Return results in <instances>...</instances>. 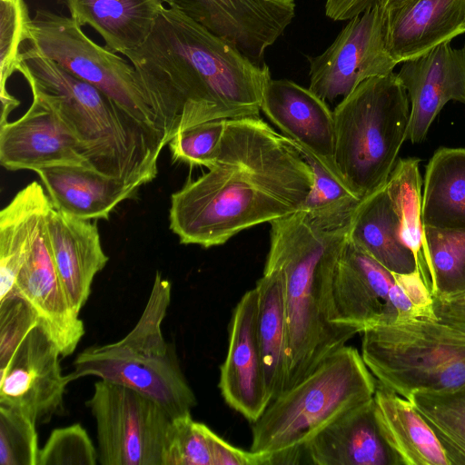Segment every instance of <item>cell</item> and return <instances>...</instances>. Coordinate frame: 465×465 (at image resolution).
Returning a JSON list of instances; mask_svg holds the SVG:
<instances>
[{"mask_svg":"<svg viewBox=\"0 0 465 465\" xmlns=\"http://www.w3.org/2000/svg\"><path fill=\"white\" fill-rule=\"evenodd\" d=\"M171 196L169 226L183 244L211 248L299 211L313 182L296 144L259 115L229 119L217 153Z\"/></svg>","mask_w":465,"mask_h":465,"instance_id":"cell-1","label":"cell"},{"mask_svg":"<svg viewBox=\"0 0 465 465\" xmlns=\"http://www.w3.org/2000/svg\"><path fill=\"white\" fill-rule=\"evenodd\" d=\"M124 55L167 143L204 122L259 115L272 79L266 64L172 7L164 6L147 39Z\"/></svg>","mask_w":465,"mask_h":465,"instance_id":"cell-2","label":"cell"},{"mask_svg":"<svg viewBox=\"0 0 465 465\" xmlns=\"http://www.w3.org/2000/svg\"><path fill=\"white\" fill-rule=\"evenodd\" d=\"M17 72L32 95L51 107L80 141L92 169L139 188L156 177L167 143L111 98L32 44L24 45Z\"/></svg>","mask_w":465,"mask_h":465,"instance_id":"cell-3","label":"cell"},{"mask_svg":"<svg viewBox=\"0 0 465 465\" xmlns=\"http://www.w3.org/2000/svg\"><path fill=\"white\" fill-rule=\"evenodd\" d=\"M270 224L264 268L278 270L283 277L288 390L358 333L331 323L325 304L330 275L349 227L322 229L301 210Z\"/></svg>","mask_w":465,"mask_h":465,"instance_id":"cell-4","label":"cell"},{"mask_svg":"<svg viewBox=\"0 0 465 465\" xmlns=\"http://www.w3.org/2000/svg\"><path fill=\"white\" fill-rule=\"evenodd\" d=\"M172 284L156 272L145 307L121 340L93 345L74 361L72 381L85 376L129 387L157 402L173 420L191 414L195 394L181 368L162 324L171 302Z\"/></svg>","mask_w":465,"mask_h":465,"instance_id":"cell-5","label":"cell"},{"mask_svg":"<svg viewBox=\"0 0 465 465\" xmlns=\"http://www.w3.org/2000/svg\"><path fill=\"white\" fill-rule=\"evenodd\" d=\"M334 161L345 184L361 200L391 175L410 119L408 94L393 72L361 83L332 111Z\"/></svg>","mask_w":465,"mask_h":465,"instance_id":"cell-6","label":"cell"},{"mask_svg":"<svg viewBox=\"0 0 465 465\" xmlns=\"http://www.w3.org/2000/svg\"><path fill=\"white\" fill-rule=\"evenodd\" d=\"M376 387L359 351L341 347L269 403L252 422L250 450L275 455L304 449L338 417L372 400Z\"/></svg>","mask_w":465,"mask_h":465,"instance_id":"cell-7","label":"cell"},{"mask_svg":"<svg viewBox=\"0 0 465 465\" xmlns=\"http://www.w3.org/2000/svg\"><path fill=\"white\" fill-rule=\"evenodd\" d=\"M361 357L377 381L409 400L465 385V334L437 320L376 326L362 332Z\"/></svg>","mask_w":465,"mask_h":465,"instance_id":"cell-8","label":"cell"},{"mask_svg":"<svg viewBox=\"0 0 465 465\" xmlns=\"http://www.w3.org/2000/svg\"><path fill=\"white\" fill-rule=\"evenodd\" d=\"M27 42L74 76L96 87L168 144L134 66L94 43L72 17L38 9L31 20Z\"/></svg>","mask_w":465,"mask_h":465,"instance_id":"cell-9","label":"cell"},{"mask_svg":"<svg viewBox=\"0 0 465 465\" xmlns=\"http://www.w3.org/2000/svg\"><path fill=\"white\" fill-rule=\"evenodd\" d=\"M325 304L331 323L358 333L376 326L420 319L393 273L348 234L330 275Z\"/></svg>","mask_w":465,"mask_h":465,"instance_id":"cell-10","label":"cell"},{"mask_svg":"<svg viewBox=\"0 0 465 465\" xmlns=\"http://www.w3.org/2000/svg\"><path fill=\"white\" fill-rule=\"evenodd\" d=\"M95 420L102 465H163L173 419L154 401L100 380L86 402Z\"/></svg>","mask_w":465,"mask_h":465,"instance_id":"cell-11","label":"cell"},{"mask_svg":"<svg viewBox=\"0 0 465 465\" xmlns=\"http://www.w3.org/2000/svg\"><path fill=\"white\" fill-rule=\"evenodd\" d=\"M385 20L379 4L349 19L323 53L308 57L309 88L333 101L369 78L392 73L398 64L387 48Z\"/></svg>","mask_w":465,"mask_h":465,"instance_id":"cell-12","label":"cell"},{"mask_svg":"<svg viewBox=\"0 0 465 465\" xmlns=\"http://www.w3.org/2000/svg\"><path fill=\"white\" fill-rule=\"evenodd\" d=\"M55 342L39 323L20 341L8 362L0 367V405L15 409L35 423L63 409L65 388Z\"/></svg>","mask_w":465,"mask_h":465,"instance_id":"cell-13","label":"cell"},{"mask_svg":"<svg viewBox=\"0 0 465 465\" xmlns=\"http://www.w3.org/2000/svg\"><path fill=\"white\" fill-rule=\"evenodd\" d=\"M0 163L9 171L90 167L84 146L62 118L36 96L18 119L0 125Z\"/></svg>","mask_w":465,"mask_h":465,"instance_id":"cell-14","label":"cell"},{"mask_svg":"<svg viewBox=\"0 0 465 465\" xmlns=\"http://www.w3.org/2000/svg\"><path fill=\"white\" fill-rule=\"evenodd\" d=\"M295 7L294 0H189L183 13L262 64L267 48L294 18Z\"/></svg>","mask_w":465,"mask_h":465,"instance_id":"cell-15","label":"cell"},{"mask_svg":"<svg viewBox=\"0 0 465 465\" xmlns=\"http://www.w3.org/2000/svg\"><path fill=\"white\" fill-rule=\"evenodd\" d=\"M256 324L257 292L253 288L242 296L233 309L227 352L220 368L218 383L224 401L252 423L271 402Z\"/></svg>","mask_w":465,"mask_h":465,"instance_id":"cell-16","label":"cell"},{"mask_svg":"<svg viewBox=\"0 0 465 465\" xmlns=\"http://www.w3.org/2000/svg\"><path fill=\"white\" fill-rule=\"evenodd\" d=\"M411 101L406 140L421 143L435 117L450 101L465 104V46L450 41L402 62L397 74Z\"/></svg>","mask_w":465,"mask_h":465,"instance_id":"cell-17","label":"cell"},{"mask_svg":"<svg viewBox=\"0 0 465 465\" xmlns=\"http://www.w3.org/2000/svg\"><path fill=\"white\" fill-rule=\"evenodd\" d=\"M14 293L19 295L31 307L40 326L55 342L61 355H71L84 335V325L58 277L49 246L45 222L31 253L19 272Z\"/></svg>","mask_w":465,"mask_h":465,"instance_id":"cell-18","label":"cell"},{"mask_svg":"<svg viewBox=\"0 0 465 465\" xmlns=\"http://www.w3.org/2000/svg\"><path fill=\"white\" fill-rule=\"evenodd\" d=\"M262 111L285 136L341 178L334 161L333 113L325 100L293 81L271 79Z\"/></svg>","mask_w":465,"mask_h":465,"instance_id":"cell-19","label":"cell"},{"mask_svg":"<svg viewBox=\"0 0 465 465\" xmlns=\"http://www.w3.org/2000/svg\"><path fill=\"white\" fill-rule=\"evenodd\" d=\"M92 221L54 208L45 221L58 277L70 302L79 313L90 296L94 276L109 261L102 246L97 223Z\"/></svg>","mask_w":465,"mask_h":465,"instance_id":"cell-20","label":"cell"},{"mask_svg":"<svg viewBox=\"0 0 465 465\" xmlns=\"http://www.w3.org/2000/svg\"><path fill=\"white\" fill-rule=\"evenodd\" d=\"M315 465H401L379 428L373 399L338 417L304 446Z\"/></svg>","mask_w":465,"mask_h":465,"instance_id":"cell-21","label":"cell"},{"mask_svg":"<svg viewBox=\"0 0 465 465\" xmlns=\"http://www.w3.org/2000/svg\"><path fill=\"white\" fill-rule=\"evenodd\" d=\"M385 12L387 48L397 64L465 33V0H408Z\"/></svg>","mask_w":465,"mask_h":465,"instance_id":"cell-22","label":"cell"},{"mask_svg":"<svg viewBox=\"0 0 465 465\" xmlns=\"http://www.w3.org/2000/svg\"><path fill=\"white\" fill-rule=\"evenodd\" d=\"M54 209L85 220H108L139 187L85 166L63 165L36 172Z\"/></svg>","mask_w":465,"mask_h":465,"instance_id":"cell-23","label":"cell"},{"mask_svg":"<svg viewBox=\"0 0 465 465\" xmlns=\"http://www.w3.org/2000/svg\"><path fill=\"white\" fill-rule=\"evenodd\" d=\"M54 208L43 184L32 182L0 212V301L14 294L16 278Z\"/></svg>","mask_w":465,"mask_h":465,"instance_id":"cell-24","label":"cell"},{"mask_svg":"<svg viewBox=\"0 0 465 465\" xmlns=\"http://www.w3.org/2000/svg\"><path fill=\"white\" fill-rule=\"evenodd\" d=\"M373 401L381 432L401 465H450L433 430L409 400L377 381Z\"/></svg>","mask_w":465,"mask_h":465,"instance_id":"cell-25","label":"cell"},{"mask_svg":"<svg viewBox=\"0 0 465 465\" xmlns=\"http://www.w3.org/2000/svg\"><path fill=\"white\" fill-rule=\"evenodd\" d=\"M79 25H89L110 50L124 54L149 36L164 7L161 0H61Z\"/></svg>","mask_w":465,"mask_h":465,"instance_id":"cell-26","label":"cell"},{"mask_svg":"<svg viewBox=\"0 0 465 465\" xmlns=\"http://www.w3.org/2000/svg\"><path fill=\"white\" fill-rule=\"evenodd\" d=\"M254 288L257 292V338L272 401L286 391L288 381V326L282 272L264 268Z\"/></svg>","mask_w":465,"mask_h":465,"instance_id":"cell-27","label":"cell"},{"mask_svg":"<svg viewBox=\"0 0 465 465\" xmlns=\"http://www.w3.org/2000/svg\"><path fill=\"white\" fill-rule=\"evenodd\" d=\"M348 237L391 272L408 273L418 268L414 253L400 237L399 220L385 185L361 202Z\"/></svg>","mask_w":465,"mask_h":465,"instance_id":"cell-28","label":"cell"},{"mask_svg":"<svg viewBox=\"0 0 465 465\" xmlns=\"http://www.w3.org/2000/svg\"><path fill=\"white\" fill-rule=\"evenodd\" d=\"M421 217L424 227L465 229V148H440L430 158Z\"/></svg>","mask_w":465,"mask_h":465,"instance_id":"cell-29","label":"cell"},{"mask_svg":"<svg viewBox=\"0 0 465 465\" xmlns=\"http://www.w3.org/2000/svg\"><path fill=\"white\" fill-rule=\"evenodd\" d=\"M419 159H401L385 184L392 207L399 220L402 242L414 253L417 267L430 293L432 275L424 237L421 217V178Z\"/></svg>","mask_w":465,"mask_h":465,"instance_id":"cell-30","label":"cell"},{"mask_svg":"<svg viewBox=\"0 0 465 465\" xmlns=\"http://www.w3.org/2000/svg\"><path fill=\"white\" fill-rule=\"evenodd\" d=\"M296 146L311 166L313 174L312 188L300 210L322 229L337 230L349 227L362 200L311 153L297 144Z\"/></svg>","mask_w":465,"mask_h":465,"instance_id":"cell-31","label":"cell"},{"mask_svg":"<svg viewBox=\"0 0 465 465\" xmlns=\"http://www.w3.org/2000/svg\"><path fill=\"white\" fill-rule=\"evenodd\" d=\"M409 401L433 430L450 465H465V385L445 392H417Z\"/></svg>","mask_w":465,"mask_h":465,"instance_id":"cell-32","label":"cell"},{"mask_svg":"<svg viewBox=\"0 0 465 465\" xmlns=\"http://www.w3.org/2000/svg\"><path fill=\"white\" fill-rule=\"evenodd\" d=\"M32 18L24 0H0V124L7 122L19 101L9 94L6 83L17 71L24 43L28 41Z\"/></svg>","mask_w":465,"mask_h":465,"instance_id":"cell-33","label":"cell"},{"mask_svg":"<svg viewBox=\"0 0 465 465\" xmlns=\"http://www.w3.org/2000/svg\"><path fill=\"white\" fill-rule=\"evenodd\" d=\"M432 275V292L450 294L465 290V229L424 227Z\"/></svg>","mask_w":465,"mask_h":465,"instance_id":"cell-34","label":"cell"},{"mask_svg":"<svg viewBox=\"0 0 465 465\" xmlns=\"http://www.w3.org/2000/svg\"><path fill=\"white\" fill-rule=\"evenodd\" d=\"M213 431L191 414L173 419L163 465H213Z\"/></svg>","mask_w":465,"mask_h":465,"instance_id":"cell-35","label":"cell"},{"mask_svg":"<svg viewBox=\"0 0 465 465\" xmlns=\"http://www.w3.org/2000/svg\"><path fill=\"white\" fill-rule=\"evenodd\" d=\"M35 426L23 412L0 405V465H38Z\"/></svg>","mask_w":465,"mask_h":465,"instance_id":"cell-36","label":"cell"},{"mask_svg":"<svg viewBox=\"0 0 465 465\" xmlns=\"http://www.w3.org/2000/svg\"><path fill=\"white\" fill-rule=\"evenodd\" d=\"M226 120H212L187 128L168 143L173 162L208 168L213 163Z\"/></svg>","mask_w":465,"mask_h":465,"instance_id":"cell-37","label":"cell"},{"mask_svg":"<svg viewBox=\"0 0 465 465\" xmlns=\"http://www.w3.org/2000/svg\"><path fill=\"white\" fill-rule=\"evenodd\" d=\"M96 450L80 423L54 429L39 450L38 465H95Z\"/></svg>","mask_w":465,"mask_h":465,"instance_id":"cell-38","label":"cell"},{"mask_svg":"<svg viewBox=\"0 0 465 465\" xmlns=\"http://www.w3.org/2000/svg\"><path fill=\"white\" fill-rule=\"evenodd\" d=\"M37 323L34 311L16 293L0 301V367L8 362L20 341Z\"/></svg>","mask_w":465,"mask_h":465,"instance_id":"cell-39","label":"cell"},{"mask_svg":"<svg viewBox=\"0 0 465 465\" xmlns=\"http://www.w3.org/2000/svg\"><path fill=\"white\" fill-rule=\"evenodd\" d=\"M408 300L420 314V319L437 320L433 311V299L417 268L408 273L392 272Z\"/></svg>","mask_w":465,"mask_h":465,"instance_id":"cell-40","label":"cell"},{"mask_svg":"<svg viewBox=\"0 0 465 465\" xmlns=\"http://www.w3.org/2000/svg\"><path fill=\"white\" fill-rule=\"evenodd\" d=\"M432 299L437 321L465 334V290Z\"/></svg>","mask_w":465,"mask_h":465,"instance_id":"cell-41","label":"cell"},{"mask_svg":"<svg viewBox=\"0 0 465 465\" xmlns=\"http://www.w3.org/2000/svg\"><path fill=\"white\" fill-rule=\"evenodd\" d=\"M379 2L380 0H326L325 15L334 21L349 20Z\"/></svg>","mask_w":465,"mask_h":465,"instance_id":"cell-42","label":"cell"},{"mask_svg":"<svg viewBox=\"0 0 465 465\" xmlns=\"http://www.w3.org/2000/svg\"><path fill=\"white\" fill-rule=\"evenodd\" d=\"M407 1L408 0H380L379 5L384 10H390L401 5L403 3Z\"/></svg>","mask_w":465,"mask_h":465,"instance_id":"cell-43","label":"cell"}]
</instances>
